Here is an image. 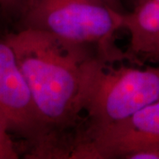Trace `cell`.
<instances>
[{
    "mask_svg": "<svg viewBox=\"0 0 159 159\" xmlns=\"http://www.w3.org/2000/svg\"><path fill=\"white\" fill-rule=\"evenodd\" d=\"M159 147V101L114 124L89 128L77 139L69 158H125Z\"/></svg>",
    "mask_w": 159,
    "mask_h": 159,
    "instance_id": "cell-5",
    "label": "cell"
},
{
    "mask_svg": "<svg viewBox=\"0 0 159 159\" xmlns=\"http://www.w3.org/2000/svg\"><path fill=\"white\" fill-rule=\"evenodd\" d=\"M0 119L11 135L32 146L29 157L36 158L48 147V131L6 35L0 36Z\"/></svg>",
    "mask_w": 159,
    "mask_h": 159,
    "instance_id": "cell-4",
    "label": "cell"
},
{
    "mask_svg": "<svg viewBox=\"0 0 159 159\" xmlns=\"http://www.w3.org/2000/svg\"><path fill=\"white\" fill-rule=\"evenodd\" d=\"M125 14L97 0H22L16 15L20 29L42 31L112 63L131 57L114 45Z\"/></svg>",
    "mask_w": 159,
    "mask_h": 159,
    "instance_id": "cell-2",
    "label": "cell"
},
{
    "mask_svg": "<svg viewBox=\"0 0 159 159\" xmlns=\"http://www.w3.org/2000/svg\"><path fill=\"white\" fill-rule=\"evenodd\" d=\"M134 10L125 14L124 29L130 34L129 55L159 63V2L135 0Z\"/></svg>",
    "mask_w": 159,
    "mask_h": 159,
    "instance_id": "cell-6",
    "label": "cell"
},
{
    "mask_svg": "<svg viewBox=\"0 0 159 159\" xmlns=\"http://www.w3.org/2000/svg\"><path fill=\"white\" fill-rule=\"evenodd\" d=\"M6 37L48 131L47 153L63 154L59 134L74 126L83 112L87 69L94 57H99L34 29H20Z\"/></svg>",
    "mask_w": 159,
    "mask_h": 159,
    "instance_id": "cell-1",
    "label": "cell"
},
{
    "mask_svg": "<svg viewBox=\"0 0 159 159\" xmlns=\"http://www.w3.org/2000/svg\"><path fill=\"white\" fill-rule=\"evenodd\" d=\"M127 159H159V147H149L130 155Z\"/></svg>",
    "mask_w": 159,
    "mask_h": 159,
    "instance_id": "cell-8",
    "label": "cell"
},
{
    "mask_svg": "<svg viewBox=\"0 0 159 159\" xmlns=\"http://www.w3.org/2000/svg\"><path fill=\"white\" fill-rule=\"evenodd\" d=\"M134 2H135V0H134Z\"/></svg>",
    "mask_w": 159,
    "mask_h": 159,
    "instance_id": "cell-10",
    "label": "cell"
},
{
    "mask_svg": "<svg viewBox=\"0 0 159 159\" xmlns=\"http://www.w3.org/2000/svg\"><path fill=\"white\" fill-rule=\"evenodd\" d=\"M20 157L11 134L0 119V159H17Z\"/></svg>",
    "mask_w": 159,
    "mask_h": 159,
    "instance_id": "cell-7",
    "label": "cell"
},
{
    "mask_svg": "<svg viewBox=\"0 0 159 159\" xmlns=\"http://www.w3.org/2000/svg\"><path fill=\"white\" fill-rule=\"evenodd\" d=\"M97 1H100V2H102L103 4L111 6V8H113L115 10H117V11L125 12V11H123L120 0H97Z\"/></svg>",
    "mask_w": 159,
    "mask_h": 159,
    "instance_id": "cell-9",
    "label": "cell"
},
{
    "mask_svg": "<svg viewBox=\"0 0 159 159\" xmlns=\"http://www.w3.org/2000/svg\"><path fill=\"white\" fill-rule=\"evenodd\" d=\"M94 57L87 69L82 111L89 127L114 124L159 101V66L138 68Z\"/></svg>",
    "mask_w": 159,
    "mask_h": 159,
    "instance_id": "cell-3",
    "label": "cell"
}]
</instances>
